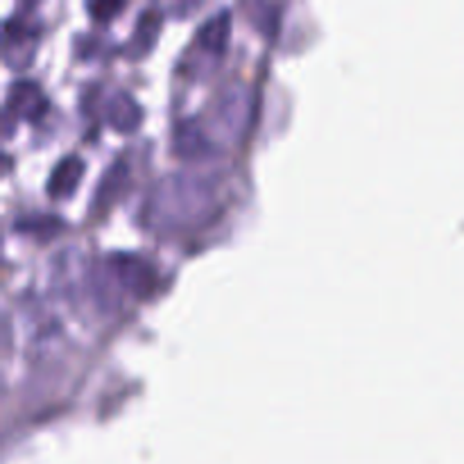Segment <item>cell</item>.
Segmentation results:
<instances>
[{
	"instance_id": "1",
	"label": "cell",
	"mask_w": 464,
	"mask_h": 464,
	"mask_svg": "<svg viewBox=\"0 0 464 464\" xmlns=\"http://www.w3.org/2000/svg\"><path fill=\"white\" fill-rule=\"evenodd\" d=\"M211 202L208 186L186 177H168L154 186L148 211L150 218L161 227H177L198 220Z\"/></svg>"
},
{
	"instance_id": "2",
	"label": "cell",
	"mask_w": 464,
	"mask_h": 464,
	"mask_svg": "<svg viewBox=\"0 0 464 464\" xmlns=\"http://www.w3.org/2000/svg\"><path fill=\"white\" fill-rule=\"evenodd\" d=\"M111 266L113 272L122 279V284L130 290H134V293H148V288L152 285V270L139 256L118 254V256L111 258Z\"/></svg>"
},
{
	"instance_id": "3",
	"label": "cell",
	"mask_w": 464,
	"mask_h": 464,
	"mask_svg": "<svg viewBox=\"0 0 464 464\" xmlns=\"http://www.w3.org/2000/svg\"><path fill=\"white\" fill-rule=\"evenodd\" d=\"M39 102H44V95L34 82H18L9 89L7 107L21 116H34L39 111Z\"/></svg>"
},
{
	"instance_id": "4",
	"label": "cell",
	"mask_w": 464,
	"mask_h": 464,
	"mask_svg": "<svg viewBox=\"0 0 464 464\" xmlns=\"http://www.w3.org/2000/svg\"><path fill=\"white\" fill-rule=\"evenodd\" d=\"M82 159L77 157H66L57 163V168L50 175V193L53 195H66L71 193L77 186V179L82 177Z\"/></svg>"
},
{
	"instance_id": "5",
	"label": "cell",
	"mask_w": 464,
	"mask_h": 464,
	"mask_svg": "<svg viewBox=\"0 0 464 464\" xmlns=\"http://www.w3.org/2000/svg\"><path fill=\"white\" fill-rule=\"evenodd\" d=\"M227 34H229V12H220L208 16V21L199 27L198 39L204 48L220 53L227 44Z\"/></svg>"
}]
</instances>
